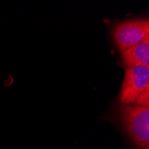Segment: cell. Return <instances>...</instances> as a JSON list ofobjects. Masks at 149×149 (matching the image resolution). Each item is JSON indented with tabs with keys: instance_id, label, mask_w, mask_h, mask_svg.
Listing matches in <instances>:
<instances>
[{
	"instance_id": "1",
	"label": "cell",
	"mask_w": 149,
	"mask_h": 149,
	"mask_svg": "<svg viewBox=\"0 0 149 149\" xmlns=\"http://www.w3.org/2000/svg\"><path fill=\"white\" fill-rule=\"evenodd\" d=\"M109 119L133 149H149V107L117 103Z\"/></svg>"
},
{
	"instance_id": "2",
	"label": "cell",
	"mask_w": 149,
	"mask_h": 149,
	"mask_svg": "<svg viewBox=\"0 0 149 149\" xmlns=\"http://www.w3.org/2000/svg\"><path fill=\"white\" fill-rule=\"evenodd\" d=\"M111 34L115 46L123 52L149 37V21L132 18L115 22L111 25Z\"/></svg>"
},
{
	"instance_id": "3",
	"label": "cell",
	"mask_w": 149,
	"mask_h": 149,
	"mask_svg": "<svg viewBox=\"0 0 149 149\" xmlns=\"http://www.w3.org/2000/svg\"><path fill=\"white\" fill-rule=\"evenodd\" d=\"M149 88V67L126 68L124 79L118 96L119 103L131 104L139 95Z\"/></svg>"
},
{
	"instance_id": "4",
	"label": "cell",
	"mask_w": 149,
	"mask_h": 149,
	"mask_svg": "<svg viewBox=\"0 0 149 149\" xmlns=\"http://www.w3.org/2000/svg\"><path fill=\"white\" fill-rule=\"evenodd\" d=\"M120 58L126 68L136 66L149 67V37L138 45L121 52Z\"/></svg>"
},
{
	"instance_id": "5",
	"label": "cell",
	"mask_w": 149,
	"mask_h": 149,
	"mask_svg": "<svg viewBox=\"0 0 149 149\" xmlns=\"http://www.w3.org/2000/svg\"><path fill=\"white\" fill-rule=\"evenodd\" d=\"M131 105L149 107V88H146L143 92H141L132 102Z\"/></svg>"
}]
</instances>
